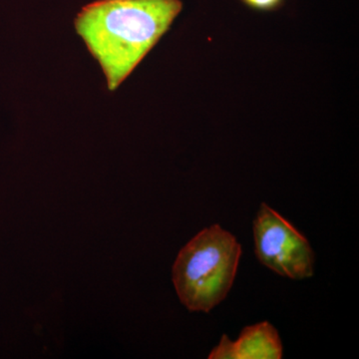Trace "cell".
I'll list each match as a JSON object with an SVG mask.
<instances>
[{
    "label": "cell",
    "mask_w": 359,
    "mask_h": 359,
    "mask_svg": "<svg viewBox=\"0 0 359 359\" xmlns=\"http://www.w3.org/2000/svg\"><path fill=\"white\" fill-rule=\"evenodd\" d=\"M183 8L180 0H98L82 8L75 29L114 91L157 44Z\"/></svg>",
    "instance_id": "cell-1"
},
{
    "label": "cell",
    "mask_w": 359,
    "mask_h": 359,
    "mask_svg": "<svg viewBox=\"0 0 359 359\" xmlns=\"http://www.w3.org/2000/svg\"><path fill=\"white\" fill-rule=\"evenodd\" d=\"M242 247L219 224L204 229L180 250L172 278L190 311L209 313L226 299L237 275Z\"/></svg>",
    "instance_id": "cell-2"
},
{
    "label": "cell",
    "mask_w": 359,
    "mask_h": 359,
    "mask_svg": "<svg viewBox=\"0 0 359 359\" xmlns=\"http://www.w3.org/2000/svg\"><path fill=\"white\" fill-rule=\"evenodd\" d=\"M252 230L259 263L292 280L313 276L314 252L308 238L264 203L259 207Z\"/></svg>",
    "instance_id": "cell-3"
},
{
    "label": "cell",
    "mask_w": 359,
    "mask_h": 359,
    "mask_svg": "<svg viewBox=\"0 0 359 359\" xmlns=\"http://www.w3.org/2000/svg\"><path fill=\"white\" fill-rule=\"evenodd\" d=\"M283 344L278 330L268 321L245 327L236 341L224 334L210 359H280Z\"/></svg>",
    "instance_id": "cell-4"
},
{
    "label": "cell",
    "mask_w": 359,
    "mask_h": 359,
    "mask_svg": "<svg viewBox=\"0 0 359 359\" xmlns=\"http://www.w3.org/2000/svg\"><path fill=\"white\" fill-rule=\"evenodd\" d=\"M283 0H245L252 8L259 9V11H271L276 8Z\"/></svg>",
    "instance_id": "cell-5"
}]
</instances>
